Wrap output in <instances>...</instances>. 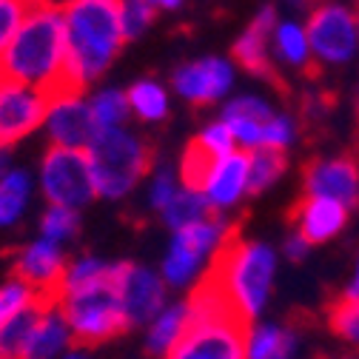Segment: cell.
Instances as JSON below:
<instances>
[{"instance_id": "obj_11", "label": "cell", "mask_w": 359, "mask_h": 359, "mask_svg": "<svg viewBox=\"0 0 359 359\" xmlns=\"http://www.w3.org/2000/svg\"><path fill=\"white\" fill-rule=\"evenodd\" d=\"M302 186L311 197H325L348 211L359 205V154L334 160H308L302 165Z\"/></svg>"}, {"instance_id": "obj_40", "label": "cell", "mask_w": 359, "mask_h": 359, "mask_svg": "<svg viewBox=\"0 0 359 359\" xmlns=\"http://www.w3.org/2000/svg\"><path fill=\"white\" fill-rule=\"evenodd\" d=\"M60 359H92V356H88V348H83V345H72Z\"/></svg>"}, {"instance_id": "obj_45", "label": "cell", "mask_w": 359, "mask_h": 359, "mask_svg": "<svg viewBox=\"0 0 359 359\" xmlns=\"http://www.w3.org/2000/svg\"><path fill=\"white\" fill-rule=\"evenodd\" d=\"M29 6H40V4H52V0H26Z\"/></svg>"}, {"instance_id": "obj_15", "label": "cell", "mask_w": 359, "mask_h": 359, "mask_svg": "<svg viewBox=\"0 0 359 359\" xmlns=\"http://www.w3.org/2000/svg\"><path fill=\"white\" fill-rule=\"evenodd\" d=\"M288 222L294 226V234H299L308 245H317L342 231V226L348 222V208L325 197L302 194L288 208Z\"/></svg>"}, {"instance_id": "obj_27", "label": "cell", "mask_w": 359, "mask_h": 359, "mask_svg": "<svg viewBox=\"0 0 359 359\" xmlns=\"http://www.w3.org/2000/svg\"><path fill=\"white\" fill-rule=\"evenodd\" d=\"M325 317H328V328L351 342V345H359V297L356 294H339L337 299H331L325 305Z\"/></svg>"}, {"instance_id": "obj_35", "label": "cell", "mask_w": 359, "mask_h": 359, "mask_svg": "<svg viewBox=\"0 0 359 359\" xmlns=\"http://www.w3.org/2000/svg\"><path fill=\"white\" fill-rule=\"evenodd\" d=\"M200 140H203L217 157H229V154L234 151V134H231V128H229L226 123L208 126V128L200 134Z\"/></svg>"}, {"instance_id": "obj_9", "label": "cell", "mask_w": 359, "mask_h": 359, "mask_svg": "<svg viewBox=\"0 0 359 359\" xmlns=\"http://www.w3.org/2000/svg\"><path fill=\"white\" fill-rule=\"evenodd\" d=\"M226 222L222 217H211V219H203V222H194V226L177 231L174 240H171V248L163 259V277L168 285H183L194 277V271L200 268L203 257L208 248H214L222 234H226Z\"/></svg>"}, {"instance_id": "obj_32", "label": "cell", "mask_w": 359, "mask_h": 359, "mask_svg": "<svg viewBox=\"0 0 359 359\" xmlns=\"http://www.w3.org/2000/svg\"><path fill=\"white\" fill-rule=\"evenodd\" d=\"M154 6H149L146 0H120V18H123V34L126 40L140 37L146 26L154 20Z\"/></svg>"}, {"instance_id": "obj_31", "label": "cell", "mask_w": 359, "mask_h": 359, "mask_svg": "<svg viewBox=\"0 0 359 359\" xmlns=\"http://www.w3.org/2000/svg\"><path fill=\"white\" fill-rule=\"evenodd\" d=\"M80 229V217L72 208H60V205H49L40 217V237L49 243H69Z\"/></svg>"}, {"instance_id": "obj_43", "label": "cell", "mask_w": 359, "mask_h": 359, "mask_svg": "<svg viewBox=\"0 0 359 359\" xmlns=\"http://www.w3.org/2000/svg\"><path fill=\"white\" fill-rule=\"evenodd\" d=\"M348 294H356V297H359V268H356V280H353V285L348 288Z\"/></svg>"}, {"instance_id": "obj_41", "label": "cell", "mask_w": 359, "mask_h": 359, "mask_svg": "<svg viewBox=\"0 0 359 359\" xmlns=\"http://www.w3.org/2000/svg\"><path fill=\"white\" fill-rule=\"evenodd\" d=\"M149 6H154V9H177L183 0H146Z\"/></svg>"}, {"instance_id": "obj_36", "label": "cell", "mask_w": 359, "mask_h": 359, "mask_svg": "<svg viewBox=\"0 0 359 359\" xmlns=\"http://www.w3.org/2000/svg\"><path fill=\"white\" fill-rule=\"evenodd\" d=\"M294 137V126L288 117H274L262 128V146L265 149H285Z\"/></svg>"}, {"instance_id": "obj_44", "label": "cell", "mask_w": 359, "mask_h": 359, "mask_svg": "<svg viewBox=\"0 0 359 359\" xmlns=\"http://www.w3.org/2000/svg\"><path fill=\"white\" fill-rule=\"evenodd\" d=\"M297 4H299V6H305V4H317V6H320V4H325V0H297Z\"/></svg>"}, {"instance_id": "obj_12", "label": "cell", "mask_w": 359, "mask_h": 359, "mask_svg": "<svg viewBox=\"0 0 359 359\" xmlns=\"http://www.w3.org/2000/svg\"><path fill=\"white\" fill-rule=\"evenodd\" d=\"M46 134L52 146H63V149H80L88 151L97 140V123L88 109V100L83 95H57L49 97V109H46Z\"/></svg>"}, {"instance_id": "obj_6", "label": "cell", "mask_w": 359, "mask_h": 359, "mask_svg": "<svg viewBox=\"0 0 359 359\" xmlns=\"http://www.w3.org/2000/svg\"><path fill=\"white\" fill-rule=\"evenodd\" d=\"M40 189L49 205H60L72 211L88 205L97 197L88 151L49 146L40 163Z\"/></svg>"}, {"instance_id": "obj_19", "label": "cell", "mask_w": 359, "mask_h": 359, "mask_svg": "<svg viewBox=\"0 0 359 359\" xmlns=\"http://www.w3.org/2000/svg\"><path fill=\"white\" fill-rule=\"evenodd\" d=\"M245 189H248V154L231 151L229 157H222L217 163L205 194L214 208H229L245 194Z\"/></svg>"}, {"instance_id": "obj_4", "label": "cell", "mask_w": 359, "mask_h": 359, "mask_svg": "<svg viewBox=\"0 0 359 359\" xmlns=\"http://www.w3.org/2000/svg\"><path fill=\"white\" fill-rule=\"evenodd\" d=\"M240 229L243 219L231 222L226 229L222 240L217 243V254L211 257V265L222 274L240 311L248 320H254L268 299V291H271L277 259L271 248L259 243H245Z\"/></svg>"}, {"instance_id": "obj_47", "label": "cell", "mask_w": 359, "mask_h": 359, "mask_svg": "<svg viewBox=\"0 0 359 359\" xmlns=\"http://www.w3.org/2000/svg\"><path fill=\"white\" fill-rule=\"evenodd\" d=\"M356 4H359V0H356Z\"/></svg>"}, {"instance_id": "obj_24", "label": "cell", "mask_w": 359, "mask_h": 359, "mask_svg": "<svg viewBox=\"0 0 359 359\" xmlns=\"http://www.w3.org/2000/svg\"><path fill=\"white\" fill-rule=\"evenodd\" d=\"M288 168V157L283 149H254L248 154V194H259L265 191L271 183H277V180L283 177V171Z\"/></svg>"}, {"instance_id": "obj_28", "label": "cell", "mask_w": 359, "mask_h": 359, "mask_svg": "<svg viewBox=\"0 0 359 359\" xmlns=\"http://www.w3.org/2000/svg\"><path fill=\"white\" fill-rule=\"evenodd\" d=\"M88 109H92V117L97 123L100 131L109 128H123L131 106H128V95L117 92V88H106V92H97L92 100H88Z\"/></svg>"}, {"instance_id": "obj_1", "label": "cell", "mask_w": 359, "mask_h": 359, "mask_svg": "<svg viewBox=\"0 0 359 359\" xmlns=\"http://www.w3.org/2000/svg\"><path fill=\"white\" fill-rule=\"evenodd\" d=\"M120 271L123 262L109 265L97 257H80L69 262L57 294V308L74 345L95 348L131 328L120 299Z\"/></svg>"}, {"instance_id": "obj_33", "label": "cell", "mask_w": 359, "mask_h": 359, "mask_svg": "<svg viewBox=\"0 0 359 359\" xmlns=\"http://www.w3.org/2000/svg\"><path fill=\"white\" fill-rule=\"evenodd\" d=\"M226 120H248V123H259V126H268L274 120L271 109H268L262 100L257 97H237L226 106Z\"/></svg>"}, {"instance_id": "obj_37", "label": "cell", "mask_w": 359, "mask_h": 359, "mask_svg": "<svg viewBox=\"0 0 359 359\" xmlns=\"http://www.w3.org/2000/svg\"><path fill=\"white\" fill-rule=\"evenodd\" d=\"M174 197H177V183H174V174H171L168 168H163V171L154 177L149 200H151V205H154L157 211H165V208H168V203H171Z\"/></svg>"}, {"instance_id": "obj_39", "label": "cell", "mask_w": 359, "mask_h": 359, "mask_svg": "<svg viewBox=\"0 0 359 359\" xmlns=\"http://www.w3.org/2000/svg\"><path fill=\"white\" fill-rule=\"evenodd\" d=\"M308 248H311V245H308V243H305L299 234H291V237L285 240V254H288L291 259H302Z\"/></svg>"}, {"instance_id": "obj_42", "label": "cell", "mask_w": 359, "mask_h": 359, "mask_svg": "<svg viewBox=\"0 0 359 359\" xmlns=\"http://www.w3.org/2000/svg\"><path fill=\"white\" fill-rule=\"evenodd\" d=\"M9 171V149L0 146V177H4Z\"/></svg>"}, {"instance_id": "obj_22", "label": "cell", "mask_w": 359, "mask_h": 359, "mask_svg": "<svg viewBox=\"0 0 359 359\" xmlns=\"http://www.w3.org/2000/svg\"><path fill=\"white\" fill-rule=\"evenodd\" d=\"M219 211L208 203L205 194H194V191H177V197L168 203V208L163 211V219L165 226L174 229V231H183L189 226H194V222H203V219H211L217 217Z\"/></svg>"}, {"instance_id": "obj_18", "label": "cell", "mask_w": 359, "mask_h": 359, "mask_svg": "<svg viewBox=\"0 0 359 359\" xmlns=\"http://www.w3.org/2000/svg\"><path fill=\"white\" fill-rule=\"evenodd\" d=\"M72 345L74 339H72V331L63 320L57 302H49L37 313L23 359H60Z\"/></svg>"}, {"instance_id": "obj_38", "label": "cell", "mask_w": 359, "mask_h": 359, "mask_svg": "<svg viewBox=\"0 0 359 359\" xmlns=\"http://www.w3.org/2000/svg\"><path fill=\"white\" fill-rule=\"evenodd\" d=\"M226 126L231 128L234 140H240L245 149H254V146L262 143V128H265V126H259V123H248V120H226Z\"/></svg>"}, {"instance_id": "obj_5", "label": "cell", "mask_w": 359, "mask_h": 359, "mask_svg": "<svg viewBox=\"0 0 359 359\" xmlns=\"http://www.w3.org/2000/svg\"><path fill=\"white\" fill-rule=\"evenodd\" d=\"M151 160H154V149L126 128L100 131L97 140L88 146L95 189L100 197L109 200L126 197L140 183V177L149 174Z\"/></svg>"}, {"instance_id": "obj_29", "label": "cell", "mask_w": 359, "mask_h": 359, "mask_svg": "<svg viewBox=\"0 0 359 359\" xmlns=\"http://www.w3.org/2000/svg\"><path fill=\"white\" fill-rule=\"evenodd\" d=\"M43 308H46V305H43ZM43 308L29 311V313H23V317H18V320H12L6 325H0V359H23L29 337H32V328H34V320H37V313Z\"/></svg>"}, {"instance_id": "obj_7", "label": "cell", "mask_w": 359, "mask_h": 359, "mask_svg": "<svg viewBox=\"0 0 359 359\" xmlns=\"http://www.w3.org/2000/svg\"><path fill=\"white\" fill-rule=\"evenodd\" d=\"M254 328L237 323H189L165 359H248Z\"/></svg>"}, {"instance_id": "obj_46", "label": "cell", "mask_w": 359, "mask_h": 359, "mask_svg": "<svg viewBox=\"0 0 359 359\" xmlns=\"http://www.w3.org/2000/svg\"><path fill=\"white\" fill-rule=\"evenodd\" d=\"M317 359H325V356H317Z\"/></svg>"}, {"instance_id": "obj_13", "label": "cell", "mask_w": 359, "mask_h": 359, "mask_svg": "<svg viewBox=\"0 0 359 359\" xmlns=\"http://www.w3.org/2000/svg\"><path fill=\"white\" fill-rule=\"evenodd\" d=\"M66 268H69V259L63 254V245L49 243L43 237L23 245L15 257V277L23 280L26 285H32L37 294H43L52 302H57Z\"/></svg>"}, {"instance_id": "obj_8", "label": "cell", "mask_w": 359, "mask_h": 359, "mask_svg": "<svg viewBox=\"0 0 359 359\" xmlns=\"http://www.w3.org/2000/svg\"><path fill=\"white\" fill-rule=\"evenodd\" d=\"M305 37L320 60L345 63L359 49V18L339 4H320L308 18Z\"/></svg>"}, {"instance_id": "obj_16", "label": "cell", "mask_w": 359, "mask_h": 359, "mask_svg": "<svg viewBox=\"0 0 359 359\" xmlns=\"http://www.w3.org/2000/svg\"><path fill=\"white\" fill-rule=\"evenodd\" d=\"M274 20H277V12H274L271 6H265V9L251 20V26L245 29V34L234 43L231 57H234L245 72L262 77L265 83H271L277 92L285 95L288 88H285L283 77L277 74L274 63L268 60V52H265V40H268V34H271V29H274Z\"/></svg>"}, {"instance_id": "obj_25", "label": "cell", "mask_w": 359, "mask_h": 359, "mask_svg": "<svg viewBox=\"0 0 359 359\" xmlns=\"http://www.w3.org/2000/svg\"><path fill=\"white\" fill-rule=\"evenodd\" d=\"M52 299H46L43 294H37L32 285H26L23 280H9L0 285V325H6L18 317H23V313L29 311H37L43 305H49Z\"/></svg>"}, {"instance_id": "obj_10", "label": "cell", "mask_w": 359, "mask_h": 359, "mask_svg": "<svg viewBox=\"0 0 359 359\" xmlns=\"http://www.w3.org/2000/svg\"><path fill=\"white\" fill-rule=\"evenodd\" d=\"M49 97L37 88L0 77V146L9 149L43 126Z\"/></svg>"}, {"instance_id": "obj_3", "label": "cell", "mask_w": 359, "mask_h": 359, "mask_svg": "<svg viewBox=\"0 0 359 359\" xmlns=\"http://www.w3.org/2000/svg\"><path fill=\"white\" fill-rule=\"evenodd\" d=\"M63 20L69 43L66 74L72 88L83 92L111 66L126 43L120 0H66Z\"/></svg>"}, {"instance_id": "obj_2", "label": "cell", "mask_w": 359, "mask_h": 359, "mask_svg": "<svg viewBox=\"0 0 359 359\" xmlns=\"http://www.w3.org/2000/svg\"><path fill=\"white\" fill-rule=\"evenodd\" d=\"M66 66H69V43H66L63 6L57 4L29 6L20 29L6 43L4 55H0V77L37 88L46 97L83 95L77 88H72Z\"/></svg>"}, {"instance_id": "obj_21", "label": "cell", "mask_w": 359, "mask_h": 359, "mask_svg": "<svg viewBox=\"0 0 359 359\" xmlns=\"http://www.w3.org/2000/svg\"><path fill=\"white\" fill-rule=\"evenodd\" d=\"M222 157H217L200 137H194L186 151H183V160H180V183L186 186V191H194V194H203L214 177V168Z\"/></svg>"}, {"instance_id": "obj_17", "label": "cell", "mask_w": 359, "mask_h": 359, "mask_svg": "<svg viewBox=\"0 0 359 359\" xmlns=\"http://www.w3.org/2000/svg\"><path fill=\"white\" fill-rule=\"evenodd\" d=\"M231 80H234L231 66L217 57H205L174 72V88L191 106H205L211 100H219L231 88Z\"/></svg>"}, {"instance_id": "obj_14", "label": "cell", "mask_w": 359, "mask_h": 359, "mask_svg": "<svg viewBox=\"0 0 359 359\" xmlns=\"http://www.w3.org/2000/svg\"><path fill=\"white\" fill-rule=\"evenodd\" d=\"M120 299H123V311L128 317V325H151L160 313L165 311V283L149 271V268L123 262L120 271Z\"/></svg>"}, {"instance_id": "obj_34", "label": "cell", "mask_w": 359, "mask_h": 359, "mask_svg": "<svg viewBox=\"0 0 359 359\" xmlns=\"http://www.w3.org/2000/svg\"><path fill=\"white\" fill-rule=\"evenodd\" d=\"M29 12L26 0H0V55H4L6 43L15 37V32L20 29L23 18Z\"/></svg>"}, {"instance_id": "obj_23", "label": "cell", "mask_w": 359, "mask_h": 359, "mask_svg": "<svg viewBox=\"0 0 359 359\" xmlns=\"http://www.w3.org/2000/svg\"><path fill=\"white\" fill-rule=\"evenodd\" d=\"M186 331V305H174L165 308L160 317L149 325V337H146V353L149 356H168L171 348L180 342Z\"/></svg>"}, {"instance_id": "obj_26", "label": "cell", "mask_w": 359, "mask_h": 359, "mask_svg": "<svg viewBox=\"0 0 359 359\" xmlns=\"http://www.w3.org/2000/svg\"><path fill=\"white\" fill-rule=\"evenodd\" d=\"M277 49L285 60H291L294 66L302 69V74L308 77H320L323 66L320 60H311V46H308V37L297 23H283L277 29Z\"/></svg>"}, {"instance_id": "obj_30", "label": "cell", "mask_w": 359, "mask_h": 359, "mask_svg": "<svg viewBox=\"0 0 359 359\" xmlns=\"http://www.w3.org/2000/svg\"><path fill=\"white\" fill-rule=\"evenodd\" d=\"M128 106L137 111L143 120H163L165 111H168V100H165V92L151 83V80H140L128 88Z\"/></svg>"}, {"instance_id": "obj_20", "label": "cell", "mask_w": 359, "mask_h": 359, "mask_svg": "<svg viewBox=\"0 0 359 359\" xmlns=\"http://www.w3.org/2000/svg\"><path fill=\"white\" fill-rule=\"evenodd\" d=\"M32 174L23 168H9L0 177V231L12 229L26 214L32 200Z\"/></svg>"}]
</instances>
